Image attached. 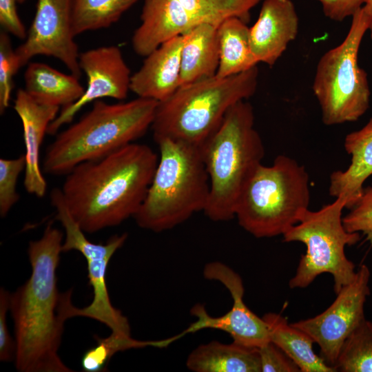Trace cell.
<instances>
[{"label": "cell", "mask_w": 372, "mask_h": 372, "mask_svg": "<svg viewBox=\"0 0 372 372\" xmlns=\"http://www.w3.org/2000/svg\"><path fill=\"white\" fill-rule=\"evenodd\" d=\"M62 241V232L50 222L40 239L29 242L30 278L10 293L15 333L14 360L20 372L73 371L58 355L66 321L56 278Z\"/></svg>", "instance_id": "1"}, {"label": "cell", "mask_w": 372, "mask_h": 372, "mask_svg": "<svg viewBox=\"0 0 372 372\" xmlns=\"http://www.w3.org/2000/svg\"><path fill=\"white\" fill-rule=\"evenodd\" d=\"M158 162L144 144L132 143L66 174L61 189L72 216L85 233L119 225L141 207Z\"/></svg>", "instance_id": "2"}, {"label": "cell", "mask_w": 372, "mask_h": 372, "mask_svg": "<svg viewBox=\"0 0 372 372\" xmlns=\"http://www.w3.org/2000/svg\"><path fill=\"white\" fill-rule=\"evenodd\" d=\"M157 105L156 101L141 97L113 104L94 101L78 121L56 134L46 149L43 172L66 175L81 163L134 143L151 128Z\"/></svg>", "instance_id": "3"}, {"label": "cell", "mask_w": 372, "mask_h": 372, "mask_svg": "<svg viewBox=\"0 0 372 372\" xmlns=\"http://www.w3.org/2000/svg\"><path fill=\"white\" fill-rule=\"evenodd\" d=\"M200 149L210 185L203 212L213 221L230 220L242 189L265 156L250 103L243 100L231 106Z\"/></svg>", "instance_id": "4"}, {"label": "cell", "mask_w": 372, "mask_h": 372, "mask_svg": "<svg viewBox=\"0 0 372 372\" xmlns=\"http://www.w3.org/2000/svg\"><path fill=\"white\" fill-rule=\"evenodd\" d=\"M258 82L256 66L235 75H215L180 85L158 102L150 128L154 141L169 138L200 147L231 106L254 94Z\"/></svg>", "instance_id": "5"}, {"label": "cell", "mask_w": 372, "mask_h": 372, "mask_svg": "<svg viewBox=\"0 0 372 372\" xmlns=\"http://www.w3.org/2000/svg\"><path fill=\"white\" fill-rule=\"evenodd\" d=\"M160 156L147 195L133 217L145 229L161 232L204 211L210 185L200 147L162 138Z\"/></svg>", "instance_id": "6"}, {"label": "cell", "mask_w": 372, "mask_h": 372, "mask_svg": "<svg viewBox=\"0 0 372 372\" xmlns=\"http://www.w3.org/2000/svg\"><path fill=\"white\" fill-rule=\"evenodd\" d=\"M310 203L309 177L296 160L278 156L261 164L242 189L236 205L239 225L256 238L283 235L297 224Z\"/></svg>", "instance_id": "7"}, {"label": "cell", "mask_w": 372, "mask_h": 372, "mask_svg": "<svg viewBox=\"0 0 372 372\" xmlns=\"http://www.w3.org/2000/svg\"><path fill=\"white\" fill-rule=\"evenodd\" d=\"M371 23L372 16L362 6L352 16L342 42L326 52L318 63L313 91L326 125L355 121L369 107L367 74L358 65V52Z\"/></svg>", "instance_id": "8"}, {"label": "cell", "mask_w": 372, "mask_h": 372, "mask_svg": "<svg viewBox=\"0 0 372 372\" xmlns=\"http://www.w3.org/2000/svg\"><path fill=\"white\" fill-rule=\"evenodd\" d=\"M346 206L345 199L337 197L318 211L307 209L300 214L298 223L282 235L285 242H300L306 246L289 282L290 288H305L316 277L328 273L333 278L336 294L354 279L355 266L346 256L344 248L356 244L361 236L359 232H349L344 228L342 214Z\"/></svg>", "instance_id": "9"}, {"label": "cell", "mask_w": 372, "mask_h": 372, "mask_svg": "<svg viewBox=\"0 0 372 372\" xmlns=\"http://www.w3.org/2000/svg\"><path fill=\"white\" fill-rule=\"evenodd\" d=\"M262 0H145L141 23L132 38L134 51L146 56L167 40L201 23L219 25L237 17L248 22L250 10Z\"/></svg>", "instance_id": "10"}, {"label": "cell", "mask_w": 372, "mask_h": 372, "mask_svg": "<svg viewBox=\"0 0 372 372\" xmlns=\"http://www.w3.org/2000/svg\"><path fill=\"white\" fill-rule=\"evenodd\" d=\"M369 278V268L362 265L354 279L336 293L335 300L325 311L291 324L319 345L322 358L333 366L345 340L365 319L364 304L370 294Z\"/></svg>", "instance_id": "11"}, {"label": "cell", "mask_w": 372, "mask_h": 372, "mask_svg": "<svg viewBox=\"0 0 372 372\" xmlns=\"http://www.w3.org/2000/svg\"><path fill=\"white\" fill-rule=\"evenodd\" d=\"M203 273L207 279L218 281L225 287L232 297V307L224 315L212 317L203 305L195 304L190 312L196 320L179 335L172 336L174 341L187 333L213 329L229 333L234 342L249 347L258 349L270 342L266 322L253 313L243 301L244 286L241 277L220 262L206 265Z\"/></svg>", "instance_id": "12"}, {"label": "cell", "mask_w": 372, "mask_h": 372, "mask_svg": "<svg viewBox=\"0 0 372 372\" xmlns=\"http://www.w3.org/2000/svg\"><path fill=\"white\" fill-rule=\"evenodd\" d=\"M73 0H37L32 23L23 43L15 49L21 66L35 56L54 57L80 78L78 45L72 30Z\"/></svg>", "instance_id": "13"}, {"label": "cell", "mask_w": 372, "mask_h": 372, "mask_svg": "<svg viewBox=\"0 0 372 372\" xmlns=\"http://www.w3.org/2000/svg\"><path fill=\"white\" fill-rule=\"evenodd\" d=\"M79 65L87 77L85 91L76 101L60 110L49 125L48 134H56L88 103L103 98L123 101L130 91L131 71L118 46L105 45L84 51L79 54Z\"/></svg>", "instance_id": "14"}, {"label": "cell", "mask_w": 372, "mask_h": 372, "mask_svg": "<svg viewBox=\"0 0 372 372\" xmlns=\"http://www.w3.org/2000/svg\"><path fill=\"white\" fill-rule=\"evenodd\" d=\"M127 235H114L105 244L98 245L84 256L87 262L89 282L93 289V299L83 308L74 307L68 299L64 306L66 319L83 316L94 319L107 326L112 333L131 336L130 326L127 318L111 303L105 276L109 262L114 253L125 243Z\"/></svg>", "instance_id": "15"}, {"label": "cell", "mask_w": 372, "mask_h": 372, "mask_svg": "<svg viewBox=\"0 0 372 372\" xmlns=\"http://www.w3.org/2000/svg\"><path fill=\"white\" fill-rule=\"evenodd\" d=\"M298 25L291 0H264L256 21L249 28L251 48L258 63L274 65L296 39Z\"/></svg>", "instance_id": "16"}, {"label": "cell", "mask_w": 372, "mask_h": 372, "mask_svg": "<svg viewBox=\"0 0 372 372\" xmlns=\"http://www.w3.org/2000/svg\"><path fill=\"white\" fill-rule=\"evenodd\" d=\"M14 110L23 127L25 157L23 185L28 193L42 198L46 192L47 183L40 167V147L60 107L39 103L24 89L20 88L16 94Z\"/></svg>", "instance_id": "17"}, {"label": "cell", "mask_w": 372, "mask_h": 372, "mask_svg": "<svg viewBox=\"0 0 372 372\" xmlns=\"http://www.w3.org/2000/svg\"><path fill=\"white\" fill-rule=\"evenodd\" d=\"M185 34L160 45L145 59L131 77L130 91L138 97L163 101L180 85L181 52Z\"/></svg>", "instance_id": "18"}, {"label": "cell", "mask_w": 372, "mask_h": 372, "mask_svg": "<svg viewBox=\"0 0 372 372\" xmlns=\"http://www.w3.org/2000/svg\"><path fill=\"white\" fill-rule=\"evenodd\" d=\"M344 149L351 155V163L345 170H337L330 176L329 194L342 197L346 208H352L361 196L364 183L372 175V118L360 130L347 134Z\"/></svg>", "instance_id": "19"}, {"label": "cell", "mask_w": 372, "mask_h": 372, "mask_svg": "<svg viewBox=\"0 0 372 372\" xmlns=\"http://www.w3.org/2000/svg\"><path fill=\"white\" fill-rule=\"evenodd\" d=\"M218 26L201 23L185 33V40L181 52L180 85L216 75L220 60Z\"/></svg>", "instance_id": "20"}, {"label": "cell", "mask_w": 372, "mask_h": 372, "mask_svg": "<svg viewBox=\"0 0 372 372\" xmlns=\"http://www.w3.org/2000/svg\"><path fill=\"white\" fill-rule=\"evenodd\" d=\"M24 83V90L37 102L61 109L76 101L85 91L78 76L40 62L28 63Z\"/></svg>", "instance_id": "21"}, {"label": "cell", "mask_w": 372, "mask_h": 372, "mask_svg": "<svg viewBox=\"0 0 372 372\" xmlns=\"http://www.w3.org/2000/svg\"><path fill=\"white\" fill-rule=\"evenodd\" d=\"M187 367L195 372H260L257 348L236 342L211 341L194 349L188 355Z\"/></svg>", "instance_id": "22"}, {"label": "cell", "mask_w": 372, "mask_h": 372, "mask_svg": "<svg viewBox=\"0 0 372 372\" xmlns=\"http://www.w3.org/2000/svg\"><path fill=\"white\" fill-rule=\"evenodd\" d=\"M271 342L279 347L301 372H334L335 368L316 354L313 339L303 331L288 323L280 314L268 313L263 316Z\"/></svg>", "instance_id": "23"}, {"label": "cell", "mask_w": 372, "mask_h": 372, "mask_svg": "<svg viewBox=\"0 0 372 372\" xmlns=\"http://www.w3.org/2000/svg\"><path fill=\"white\" fill-rule=\"evenodd\" d=\"M220 60L216 75L226 77L247 71L256 66L250 44L249 28L237 17L224 20L218 28Z\"/></svg>", "instance_id": "24"}, {"label": "cell", "mask_w": 372, "mask_h": 372, "mask_svg": "<svg viewBox=\"0 0 372 372\" xmlns=\"http://www.w3.org/2000/svg\"><path fill=\"white\" fill-rule=\"evenodd\" d=\"M138 0H73L72 23L75 36L110 27Z\"/></svg>", "instance_id": "25"}, {"label": "cell", "mask_w": 372, "mask_h": 372, "mask_svg": "<svg viewBox=\"0 0 372 372\" xmlns=\"http://www.w3.org/2000/svg\"><path fill=\"white\" fill-rule=\"evenodd\" d=\"M333 367L336 371L372 372V322L365 318L347 337Z\"/></svg>", "instance_id": "26"}, {"label": "cell", "mask_w": 372, "mask_h": 372, "mask_svg": "<svg viewBox=\"0 0 372 372\" xmlns=\"http://www.w3.org/2000/svg\"><path fill=\"white\" fill-rule=\"evenodd\" d=\"M22 68L12 48L10 38L4 31L0 33V112L3 114L10 105L13 79Z\"/></svg>", "instance_id": "27"}, {"label": "cell", "mask_w": 372, "mask_h": 372, "mask_svg": "<svg viewBox=\"0 0 372 372\" xmlns=\"http://www.w3.org/2000/svg\"><path fill=\"white\" fill-rule=\"evenodd\" d=\"M25 168V155L0 159V215L5 217L19 200L16 187L18 177Z\"/></svg>", "instance_id": "28"}, {"label": "cell", "mask_w": 372, "mask_h": 372, "mask_svg": "<svg viewBox=\"0 0 372 372\" xmlns=\"http://www.w3.org/2000/svg\"><path fill=\"white\" fill-rule=\"evenodd\" d=\"M342 223L349 232L362 233L372 245V185L363 189L362 194Z\"/></svg>", "instance_id": "29"}, {"label": "cell", "mask_w": 372, "mask_h": 372, "mask_svg": "<svg viewBox=\"0 0 372 372\" xmlns=\"http://www.w3.org/2000/svg\"><path fill=\"white\" fill-rule=\"evenodd\" d=\"M261 371L300 372L295 362L271 341L258 348Z\"/></svg>", "instance_id": "30"}, {"label": "cell", "mask_w": 372, "mask_h": 372, "mask_svg": "<svg viewBox=\"0 0 372 372\" xmlns=\"http://www.w3.org/2000/svg\"><path fill=\"white\" fill-rule=\"evenodd\" d=\"M97 344L83 354L81 367L85 372H101L105 371L108 362L116 353L111 346L103 338L95 336Z\"/></svg>", "instance_id": "31"}, {"label": "cell", "mask_w": 372, "mask_h": 372, "mask_svg": "<svg viewBox=\"0 0 372 372\" xmlns=\"http://www.w3.org/2000/svg\"><path fill=\"white\" fill-rule=\"evenodd\" d=\"M10 293L3 288L0 290V360L10 362L14 358L15 342L10 335L6 313L10 307Z\"/></svg>", "instance_id": "32"}, {"label": "cell", "mask_w": 372, "mask_h": 372, "mask_svg": "<svg viewBox=\"0 0 372 372\" xmlns=\"http://www.w3.org/2000/svg\"><path fill=\"white\" fill-rule=\"evenodd\" d=\"M17 3V0H0V24L4 32L24 40L28 31L18 14Z\"/></svg>", "instance_id": "33"}, {"label": "cell", "mask_w": 372, "mask_h": 372, "mask_svg": "<svg viewBox=\"0 0 372 372\" xmlns=\"http://www.w3.org/2000/svg\"><path fill=\"white\" fill-rule=\"evenodd\" d=\"M322 8L324 14L329 19L342 21L352 17L364 4L365 0H316Z\"/></svg>", "instance_id": "34"}, {"label": "cell", "mask_w": 372, "mask_h": 372, "mask_svg": "<svg viewBox=\"0 0 372 372\" xmlns=\"http://www.w3.org/2000/svg\"><path fill=\"white\" fill-rule=\"evenodd\" d=\"M369 14L372 16V0H365L363 6Z\"/></svg>", "instance_id": "35"}, {"label": "cell", "mask_w": 372, "mask_h": 372, "mask_svg": "<svg viewBox=\"0 0 372 372\" xmlns=\"http://www.w3.org/2000/svg\"><path fill=\"white\" fill-rule=\"evenodd\" d=\"M370 31H371V37L372 39V23H371V25L370 26V28H369Z\"/></svg>", "instance_id": "36"}, {"label": "cell", "mask_w": 372, "mask_h": 372, "mask_svg": "<svg viewBox=\"0 0 372 372\" xmlns=\"http://www.w3.org/2000/svg\"><path fill=\"white\" fill-rule=\"evenodd\" d=\"M18 1V3H23L24 2L25 0H17Z\"/></svg>", "instance_id": "37"}, {"label": "cell", "mask_w": 372, "mask_h": 372, "mask_svg": "<svg viewBox=\"0 0 372 372\" xmlns=\"http://www.w3.org/2000/svg\"></svg>", "instance_id": "38"}]
</instances>
